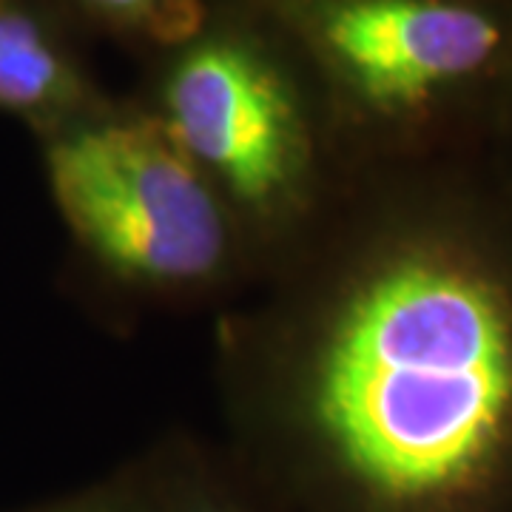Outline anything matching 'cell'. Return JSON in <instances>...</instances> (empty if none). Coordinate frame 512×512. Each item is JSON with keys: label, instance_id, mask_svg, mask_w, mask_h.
<instances>
[{"label": "cell", "instance_id": "6da1fadb", "mask_svg": "<svg viewBox=\"0 0 512 512\" xmlns=\"http://www.w3.org/2000/svg\"><path fill=\"white\" fill-rule=\"evenodd\" d=\"M308 416L370 495L424 504L473 484L512 421V316L487 279L407 256L350 293L322 339Z\"/></svg>", "mask_w": 512, "mask_h": 512}, {"label": "cell", "instance_id": "7a4b0ae2", "mask_svg": "<svg viewBox=\"0 0 512 512\" xmlns=\"http://www.w3.org/2000/svg\"><path fill=\"white\" fill-rule=\"evenodd\" d=\"M57 211L111 268L148 282H194L225 254L208 177L168 131L143 123L74 128L46 148Z\"/></svg>", "mask_w": 512, "mask_h": 512}, {"label": "cell", "instance_id": "3957f363", "mask_svg": "<svg viewBox=\"0 0 512 512\" xmlns=\"http://www.w3.org/2000/svg\"><path fill=\"white\" fill-rule=\"evenodd\" d=\"M276 23V6L274 23H262L242 3H214L171 46L163 74L168 134L205 177L245 202L285 194L302 157L291 52L274 37Z\"/></svg>", "mask_w": 512, "mask_h": 512}, {"label": "cell", "instance_id": "277c9868", "mask_svg": "<svg viewBox=\"0 0 512 512\" xmlns=\"http://www.w3.org/2000/svg\"><path fill=\"white\" fill-rule=\"evenodd\" d=\"M342 89L376 111H410L493 74L512 55L504 0H276Z\"/></svg>", "mask_w": 512, "mask_h": 512}, {"label": "cell", "instance_id": "5b68a950", "mask_svg": "<svg viewBox=\"0 0 512 512\" xmlns=\"http://www.w3.org/2000/svg\"><path fill=\"white\" fill-rule=\"evenodd\" d=\"M83 92L57 23L35 0H0V111L52 117Z\"/></svg>", "mask_w": 512, "mask_h": 512}, {"label": "cell", "instance_id": "8992f818", "mask_svg": "<svg viewBox=\"0 0 512 512\" xmlns=\"http://www.w3.org/2000/svg\"><path fill=\"white\" fill-rule=\"evenodd\" d=\"M86 18L97 20L123 35H137L174 46L188 37L208 12L214 0H69Z\"/></svg>", "mask_w": 512, "mask_h": 512}, {"label": "cell", "instance_id": "52a82bcc", "mask_svg": "<svg viewBox=\"0 0 512 512\" xmlns=\"http://www.w3.org/2000/svg\"><path fill=\"white\" fill-rule=\"evenodd\" d=\"M46 512H109V510H103V507H92V504H69V507H55V510H46Z\"/></svg>", "mask_w": 512, "mask_h": 512}, {"label": "cell", "instance_id": "ba28073f", "mask_svg": "<svg viewBox=\"0 0 512 512\" xmlns=\"http://www.w3.org/2000/svg\"><path fill=\"white\" fill-rule=\"evenodd\" d=\"M191 512H225V510H217V507H197V510Z\"/></svg>", "mask_w": 512, "mask_h": 512}]
</instances>
